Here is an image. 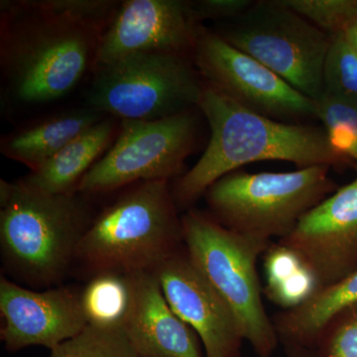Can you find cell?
Masks as SVG:
<instances>
[{
	"instance_id": "cell-4",
	"label": "cell",
	"mask_w": 357,
	"mask_h": 357,
	"mask_svg": "<svg viewBox=\"0 0 357 357\" xmlns=\"http://www.w3.org/2000/svg\"><path fill=\"white\" fill-rule=\"evenodd\" d=\"M89 197L39 194L0 181V245L6 266L37 287L57 285L75 262L77 244L95 215Z\"/></svg>"
},
{
	"instance_id": "cell-2",
	"label": "cell",
	"mask_w": 357,
	"mask_h": 357,
	"mask_svg": "<svg viewBox=\"0 0 357 357\" xmlns=\"http://www.w3.org/2000/svg\"><path fill=\"white\" fill-rule=\"evenodd\" d=\"M198 107L210 128V140L199 161L174 184L178 208L192 206L213 183L248 164L277 160L299 169L352 164L333 146L324 128L275 121L206 84Z\"/></svg>"
},
{
	"instance_id": "cell-6",
	"label": "cell",
	"mask_w": 357,
	"mask_h": 357,
	"mask_svg": "<svg viewBox=\"0 0 357 357\" xmlns=\"http://www.w3.org/2000/svg\"><path fill=\"white\" fill-rule=\"evenodd\" d=\"M330 167L292 172L223 176L204 194L211 217L232 231L272 241L289 236L301 218L338 189Z\"/></svg>"
},
{
	"instance_id": "cell-14",
	"label": "cell",
	"mask_w": 357,
	"mask_h": 357,
	"mask_svg": "<svg viewBox=\"0 0 357 357\" xmlns=\"http://www.w3.org/2000/svg\"><path fill=\"white\" fill-rule=\"evenodd\" d=\"M349 184L307 211L289 236L278 241L299 253L321 287L357 270V168Z\"/></svg>"
},
{
	"instance_id": "cell-10",
	"label": "cell",
	"mask_w": 357,
	"mask_h": 357,
	"mask_svg": "<svg viewBox=\"0 0 357 357\" xmlns=\"http://www.w3.org/2000/svg\"><path fill=\"white\" fill-rule=\"evenodd\" d=\"M192 60L204 84L245 109L288 123L317 119L314 100L203 24Z\"/></svg>"
},
{
	"instance_id": "cell-21",
	"label": "cell",
	"mask_w": 357,
	"mask_h": 357,
	"mask_svg": "<svg viewBox=\"0 0 357 357\" xmlns=\"http://www.w3.org/2000/svg\"><path fill=\"white\" fill-rule=\"evenodd\" d=\"M49 357H139L124 328L86 326Z\"/></svg>"
},
{
	"instance_id": "cell-8",
	"label": "cell",
	"mask_w": 357,
	"mask_h": 357,
	"mask_svg": "<svg viewBox=\"0 0 357 357\" xmlns=\"http://www.w3.org/2000/svg\"><path fill=\"white\" fill-rule=\"evenodd\" d=\"M213 30L302 95L314 102L323 96L324 67L332 36L281 0L255 1L236 20Z\"/></svg>"
},
{
	"instance_id": "cell-23",
	"label": "cell",
	"mask_w": 357,
	"mask_h": 357,
	"mask_svg": "<svg viewBox=\"0 0 357 357\" xmlns=\"http://www.w3.org/2000/svg\"><path fill=\"white\" fill-rule=\"evenodd\" d=\"M324 93L357 105V53L344 33L331 39L324 67Z\"/></svg>"
},
{
	"instance_id": "cell-1",
	"label": "cell",
	"mask_w": 357,
	"mask_h": 357,
	"mask_svg": "<svg viewBox=\"0 0 357 357\" xmlns=\"http://www.w3.org/2000/svg\"><path fill=\"white\" fill-rule=\"evenodd\" d=\"M114 0H4L0 70L6 102L36 107L61 100L93 73Z\"/></svg>"
},
{
	"instance_id": "cell-11",
	"label": "cell",
	"mask_w": 357,
	"mask_h": 357,
	"mask_svg": "<svg viewBox=\"0 0 357 357\" xmlns=\"http://www.w3.org/2000/svg\"><path fill=\"white\" fill-rule=\"evenodd\" d=\"M199 25L191 1H121L103 34L93 70L137 53L157 52L192 57Z\"/></svg>"
},
{
	"instance_id": "cell-19",
	"label": "cell",
	"mask_w": 357,
	"mask_h": 357,
	"mask_svg": "<svg viewBox=\"0 0 357 357\" xmlns=\"http://www.w3.org/2000/svg\"><path fill=\"white\" fill-rule=\"evenodd\" d=\"M264 293L283 311L297 309L311 299L321 283L304 258L286 244L272 243L263 255Z\"/></svg>"
},
{
	"instance_id": "cell-5",
	"label": "cell",
	"mask_w": 357,
	"mask_h": 357,
	"mask_svg": "<svg viewBox=\"0 0 357 357\" xmlns=\"http://www.w3.org/2000/svg\"><path fill=\"white\" fill-rule=\"evenodd\" d=\"M184 248L238 321L244 340L258 357H272L280 344L262 301L257 261L272 241L243 236L220 225L210 213L182 215Z\"/></svg>"
},
{
	"instance_id": "cell-7",
	"label": "cell",
	"mask_w": 357,
	"mask_h": 357,
	"mask_svg": "<svg viewBox=\"0 0 357 357\" xmlns=\"http://www.w3.org/2000/svg\"><path fill=\"white\" fill-rule=\"evenodd\" d=\"M204 86L192 56L137 53L93 70L86 100L119 121H156L198 107Z\"/></svg>"
},
{
	"instance_id": "cell-16",
	"label": "cell",
	"mask_w": 357,
	"mask_h": 357,
	"mask_svg": "<svg viewBox=\"0 0 357 357\" xmlns=\"http://www.w3.org/2000/svg\"><path fill=\"white\" fill-rule=\"evenodd\" d=\"M119 128V119L105 117L17 182L29 191L50 196L77 192L86 174L114 144Z\"/></svg>"
},
{
	"instance_id": "cell-20",
	"label": "cell",
	"mask_w": 357,
	"mask_h": 357,
	"mask_svg": "<svg viewBox=\"0 0 357 357\" xmlns=\"http://www.w3.org/2000/svg\"><path fill=\"white\" fill-rule=\"evenodd\" d=\"M88 325L124 328L133 303L131 275L105 272L91 276L81 293Z\"/></svg>"
},
{
	"instance_id": "cell-9",
	"label": "cell",
	"mask_w": 357,
	"mask_h": 357,
	"mask_svg": "<svg viewBox=\"0 0 357 357\" xmlns=\"http://www.w3.org/2000/svg\"><path fill=\"white\" fill-rule=\"evenodd\" d=\"M199 107L156 121H121L114 144L77 185L86 197L109 194L140 182L172 180L201 140Z\"/></svg>"
},
{
	"instance_id": "cell-13",
	"label": "cell",
	"mask_w": 357,
	"mask_h": 357,
	"mask_svg": "<svg viewBox=\"0 0 357 357\" xmlns=\"http://www.w3.org/2000/svg\"><path fill=\"white\" fill-rule=\"evenodd\" d=\"M169 307L203 342L206 357H241L243 332L234 312L185 248L153 272Z\"/></svg>"
},
{
	"instance_id": "cell-18",
	"label": "cell",
	"mask_w": 357,
	"mask_h": 357,
	"mask_svg": "<svg viewBox=\"0 0 357 357\" xmlns=\"http://www.w3.org/2000/svg\"><path fill=\"white\" fill-rule=\"evenodd\" d=\"M357 303V270L324 286L297 309L275 314V328L283 345L314 349L324 328L340 312Z\"/></svg>"
},
{
	"instance_id": "cell-27",
	"label": "cell",
	"mask_w": 357,
	"mask_h": 357,
	"mask_svg": "<svg viewBox=\"0 0 357 357\" xmlns=\"http://www.w3.org/2000/svg\"><path fill=\"white\" fill-rule=\"evenodd\" d=\"M284 349L287 357H321L314 349H307V347L284 345Z\"/></svg>"
},
{
	"instance_id": "cell-22",
	"label": "cell",
	"mask_w": 357,
	"mask_h": 357,
	"mask_svg": "<svg viewBox=\"0 0 357 357\" xmlns=\"http://www.w3.org/2000/svg\"><path fill=\"white\" fill-rule=\"evenodd\" d=\"M316 110L333 146L357 168V105L323 93Z\"/></svg>"
},
{
	"instance_id": "cell-26",
	"label": "cell",
	"mask_w": 357,
	"mask_h": 357,
	"mask_svg": "<svg viewBox=\"0 0 357 357\" xmlns=\"http://www.w3.org/2000/svg\"><path fill=\"white\" fill-rule=\"evenodd\" d=\"M199 23L204 20L230 21L236 20L252 6L251 0H199L191 1Z\"/></svg>"
},
{
	"instance_id": "cell-12",
	"label": "cell",
	"mask_w": 357,
	"mask_h": 357,
	"mask_svg": "<svg viewBox=\"0 0 357 357\" xmlns=\"http://www.w3.org/2000/svg\"><path fill=\"white\" fill-rule=\"evenodd\" d=\"M82 291L70 287L34 291L0 278V337L9 351L40 345L53 351L88 326Z\"/></svg>"
},
{
	"instance_id": "cell-24",
	"label": "cell",
	"mask_w": 357,
	"mask_h": 357,
	"mask_svg": "<svg viewBox=\"0 0 357 357\" xmlns=\"http://www.w3.org/2000/svg\"><path fill=\"white\" fill-rule=\"evenodd\" d=\"M330 36L344 33L357 20V0H281Z\"/></svg>"
},
{
	"instance_id": "cell-3",
	"label": "cell",
	"mask_w": 357,
	"mask_h": 357,
	"mask_svg": "<svg viewBox=\"0 0 357 357\" xmlns=\"http://www.w3.org/2000/svg\"><path fill=\"white\" fill-rule=\"evenodd\" d=\"M178 208L169 181L129 185L93 217L77 244L75 262L91 276L153 273L184 248Z\"/></svg>"
},
{
	"instance_id": "cell-28",
	"label": "cell",
	"mask_w": 357,
	"mask_h": 357,
	"mask_svg": "<svg viewBox=\"0 0 357 357\" xmlns=\"http://www.w3.org/2000/svg\"><path fill=\"white\" fill-rule=\"evenodd\" d=\"M347 42L357 53V20L344 33Z\"/></svg>"
},
{
	"instance_id": "cell-25",
	"label": "cell",
	"mask_w": 357,
	"mask_h": 357,
	"mask_svg": "<svg viewBox=\"0 0 357 357\" xmlns=\"http://www.w3.org/2000/svg\"><path fill=\"white\" fill-rule=\"evenodd\" d=\"M314 351L321 357H357V303L326 325Z\"/></svg>"
},
{
	"instance_id": "cell-15",
	"label": "cell",
	"mask_w": 357,
	"mask_h": 357,
	"mask_svg": "<svg viewBox=\"0 0 357 357\" xmlns=\"http://www.w3.org/2000/svg\"><path fill=\"white\" fill-rule=\"evenodd\" d=\"M133 303L124 326L139 357H206L190 326L174 314L154 273L131 275Z\"/></svg>"
},
{
	"instance_id": "cell-17",
	"label": "cell",
	"mask_w": 357,
	"mask_h": 357,
	"mask_svg": "<svg viewBox=\"0 0 357 357\" xmlns=\"http://www.w3.org/2000/svg\"><path fill=\"white\" fill-rule=\"evenodd\" d=\"M105 117L107 116L88 105L64 110L2 136L0 151L6 158L23 164L30 172H34L70 141Z\"/></svg>"
}]
</instances>
